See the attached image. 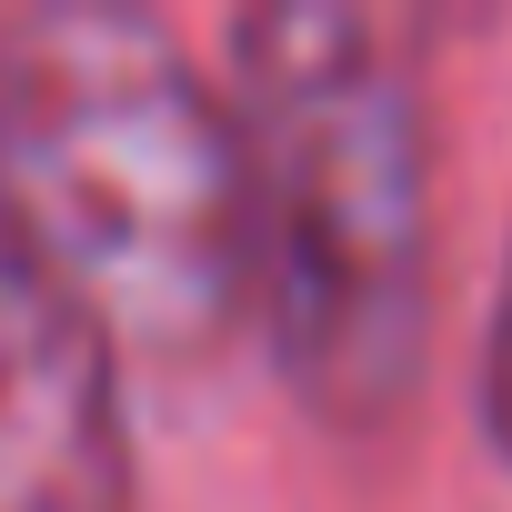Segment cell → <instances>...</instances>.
Listing matches in <instances>:
<instances>
[{"mask_svg":"<svg viewBox=\"0 0 512 512\" xmlns=\"http://www.w3.org/2000/svg\"><path fill=\"white\" fill-rule=\"evenodd\" d=\"M482 432L512 452V272H502V322H492V362H482Z\"/></svg>","mask_w":512,"mask_h":512,"instance_id":"4","label":"cell"},{"mask_svg":"<svg viewBox=\"0 0 512 512\" xmlns=\"http://www.w3.org/2000/svg\"><path fill=\"white\" fill-rule=\"evenodd\" d=\"M0 241L111 342L201 352L251 312L231 101L141 11L0 21Z\"/></svg>","mask_w":512,"mask_h":512,"instance_id":"1","label":"cell"},{"mask_svg":"<svg viewBox=\"0 0 512 512\" xmlns=\"http://www.w3.org/2000/svg\"><path fill=\"white\" fill-rule=\"evenodd\" d=\"M0 512H131L111 342L0 241Z\"/></svg>","mask_w":512,"mask_h":512,"instance_id":"3","label":"cell"},{"mask_svg":"<svg viewBox=\"0 0 512 512\" xmlns=\"http://www.w3.org/2000/svg\"><path fill=\"white\" fill-rule=\"evenodd\" d=\"M251 161V322L322 422H382L432 322V161L422 101L352 11L241 21Z\"/></svg>","mask_w":512,"mask_h":512,"instance_id":"2","label":"cell"}]
</instances>
